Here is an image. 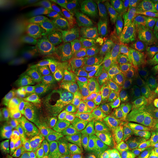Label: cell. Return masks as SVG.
Returning <instances> with one entry per match:
<instances>
[{
	"instance_id": "obj_6",
	"label": "cell",
	"mask_w": 158,
	"mask_h": 158,
	"mask_svg": "<svg viewBox=\"0 0 158 158\" xmlns=\"http://www.w3.org/2000/svg\"><path fill=\"white\" fill-rule=\"evenodd\" d=\"M101 15L109 18L125 26H133L129 16V10L125 4L120 1H106L96 3L76 13L65 15V19L71 17Z\"/></svg>"
},
{
	"instance_id": "obj_2",
	"label": "cell",
	"mask_w": 158,
	"mask_h": 158,
	"mask_svg": "<svg viewBox=\"0 0 158 158\" xmlns=\"http://www.w3.org/2000/svg\"><path fill=\"white\" fill-rule=\"evenodd\" d=\"M68 87L93 99L114 88V79L96 60L70 59L64 69Z\"/></svg>"
},
{
	"instance_id": "obj_18",
	"label": "cell",
	"mask_w": 158,
	"mask_h": 158,
	"mask_svg": "<svg viewBox=\"0 0 158 158\" xmlns=\"http://www.w3.org/2000/svg\"><path fill=\"white\" fill-rule=\"evenodd\" d=\"M146 76L149 77V78L152 81L154 84H155L156 102H157V105H158V76H152V75H146Z\"/></svg>"
},
{
	"instance_id": "obj_3",
	"label": "cell",
	"mask_w": 158,
	"mask_h": 158,
	"mask_svg": "<svg viewBox=\"0 0 158 158\" xmlns=\"http://www.w3.org/2000/svg\"><path fill=\"white\" fill-rule=\"evenodd\" d=\"M117 90L124 103L137 116L149 113L157 105L155 84L143 73L133 76Z\"/></svg>"
},
{
	"instance_id": "obj_16",
	"label": "cell",
	"mask_w": 158,
	"mask_h": 158,
	"mask_svg": "<svg viewBox=\"0 0 158 158\" xmlns=\"http://www.w3.org/2000/svg\"><path fill=\"white\" fill-rule=\"evenodd\" d=\"M137 151L127 147H116L101 152L94 158H127Z\"/></svg>"
},
{
	"instance_id": "obj_5",
	"label": "cell",
	"mask_w": 158,
	"mask_h": 158,
	"mask_svg": "<svg viewBox=\"0 0 158 158\" xmlns=\"http://www.w3.org/2000/svg\"><path fill=\"white\" fill-rule=\"evenodd\" d=\"M96 61L113 78L114 88L116 89L133 76L141 73L129 51L122 45Z\"/></svg>"
},
{
	"instance_id": "obj_17",
	"label": "cell",
	"mask_w": 158,
	"mask_h": 158,
	"mask_svg": "<svg viewBox=\"0 0 158 158\" xmlns=\"http://www.w3.org/2000/svg\"><path fill=\"white\" fill-rule=\"evenodd\" d=\"M126 2L143 9L158 21V0H128Z\"/></svg>"
},
{
	"instance_id": "obj_7",
	"label": "cell",
	"mask_w": 158,
	"mask_h": 158,
	"mask_svg": "<svg viewBox=\"0 0 158 158\" xmlns=\"http://www.w3.org/2000/svg\"><path fill=\"white\" fill-rule=\"evenodd\" d=\"M49 102L54 107L87 113L92 110L93 99L70 87H61L51 92Z\"/></svg>"
},
{
	"instance_id": "obj_15",
	"label": "cell",
	"mask_w": 158,
	"mask_h": 158,
	"mask_svg": "<svg viewBox=\"0 0 158 158\" xmlns=\"http://www.w3.org/2000/svg\"><path fill=\"white\" fill-rule=\"evenodd\" d=\"M64 155V148L58 144H46L25 154L23 158H59Z\"/></svg>"
},
{
	"instance_id": "obj_20",
	"label": "cell",
	"mask_w": 158,
	"mask_h": 158,
	"mask_svg": "<svg viewBox=\"0 0 158 158\" xmlns=\"http://www.w3.org/2000/svg\"><path fill=\"white\" fill-rule=\"evenodd\" d=\"M152 24L154 26V27H155L156 31H157V34H158V21L156 19H153L152 20Z\"/></svg>"
},
{
	"instance_id": "obj_8",
	"label": "cell",
	"mask_w": 158,
	"mask_h": 158,
	"mask_svg": "<svg viewBox=\"0 0 158 158\" xmlns=\"http://www.w3.org/2000/svg\"><path fill=\"white\" fill-rule=\"evenodd\" d=\"M120 45L110 39H98L71 46L68 51L70 59H97L103 57L115 50Z\"/></svg>"
},
{
	"instance_id": "obj_11",
	"label": "cell",
	"mask_w": 158,
	"mask_h": 158,
	"mask_svg": "<svg viewBox=\"0 0 158 158\" xmlns=\"http://www.w3.org/2000/svg\"><path fill=\"white\" fill-rule=\"evenodd\" d=\"M92 125L84 123L68 126L57 130L55 135L56 143L62 148H73L82 143L88 138Z\"/></svg>"
},
{
	"instance_id": "obj_19",
	"label": "cell",
	"mask_w": 158,
	"mask_h": 158,
	"mask_svg": "<svg viewBox=\"0 0 158 158\" xmlns=\"http://www.w3.org/2000/svg\"><path fill=\"white\" fill-rule=\"evenodd\" d=\"M127 158H144V155H143L141 152H140L138 150L135 153H134L133 155H130V157H128Z\"/></svg>"
},
{
	"instance_id": "obj_13",
	"label": "cell",
	"mask_w": 158,
	"mask_h": 158,
	"mask_svg": "<svg viewBox=\"0 0 158 158\" xmlns=\"http://www.w3.org/2000/svg\"><path fill=\"white\" fill-rule=\"evenodd\" d=\"M115 38L118 42L131 47V48L155 42L149 35L134 26H128L121 35Z\"/></svg>"
},
{
	"instance_id": "obj_10",
	"label": "cell",
	"mask_w": 158,
	"mask_h": 158,
	"mask_svg": "<svg viewBox=\"0 0 158 158\" xmlns=\"http://www.w3.org/2000/svg\"><path fill=\"white\" fill-rule=\"evenodd\" d=\"M135 134L149 151L158 155V108L138 118Z\"/></svg>"
},
{
	"instance_id": "obj_9",
	"label": "cell",
	"mask_w": 158,
	"mask_h": 158,
	"mask_svg": "<svg viewBox=\"0 0 158 158\" xmlns=\"http://www.w3.org/2000/svg\"><path fill=\"white\" fill-rule=\"evenodd\" d=\"M128 51L141 73L158 76L157 43L130 48Z\"/></svg>"
},
{
	"instance_id": "obj_4",
	"label": "cell",
	"mask_w": 158,
	"mask_h": 158,
	"mask_svg": "<svg viewBox=\"0 0 158 158\" xmlns=\"http://www.w3.org/2000/svg\"><path fill=\"white\" fill-rule=\"evenodd\" d=\"M128 26L109 18L102 17L85 23L73 29L63 37V41L71 46L106 37H116L121 35Z\"/></svg>"
},
{
	"instance_id": "obj_14",
	"label": "cell",
	"mask_w": 158,
	"mask_h": 158,
	"mask_svg": "<svg viewBox=\"0 0 158 158\" xmlns=\"http://www.w3.org/2000/svg\"><path fill=\"white\" fill-rule=\"evenodd\" d=\"M129 16L133 26L143 31L158 43V34L157 31L152 23L147 18L135 9L129 10Z\"/></svg>"
},
{
	"instance_id": "obj_12",
	"label": "cell",
	"mask_w": 158,
	"mask_h": 158,
	"mask_svg": "<svg viewBox=\"0 0 158 158\" xmlns=\"http://www.w3.org/2000/svg\"><path fill=\"white\" fill-rule=\"evenodd\" d=\"M92 0H62L44 1L37 4V10L48 15H61L76 13L96 4Z\"/></svg>"
},
{
	"instance_id": "obj_21",
	"label": "cell",
	"mask_w": 158,
	"mask_h": 158,
	"mask_svg": "<svg viewBox=\"0 0 158 158\" xmlns=\"http://www.w3.org/2000/svg\"><path fill=\"white\" fill-rule=\"evenodd\" d=\"M144 158H155V157H149V156L144 155Z\"/></svg>"
},
{
	"instance_id": "obj_1",
	"label": "cell",
	"mask_w": 158,
	"mask_h": 158,
	"mask_svg": "<svg viewBox=\"0 0 158 158\" xmlns=\"http://www.w3.org/2000/svg\"><path fill=\"white\" fill-rule=\"evenodd\" d=\"M92 124L105 138L118 139L136 133L138 118L124 103L116 89L93 98Z\"/></svg>"
}]
</instances>
